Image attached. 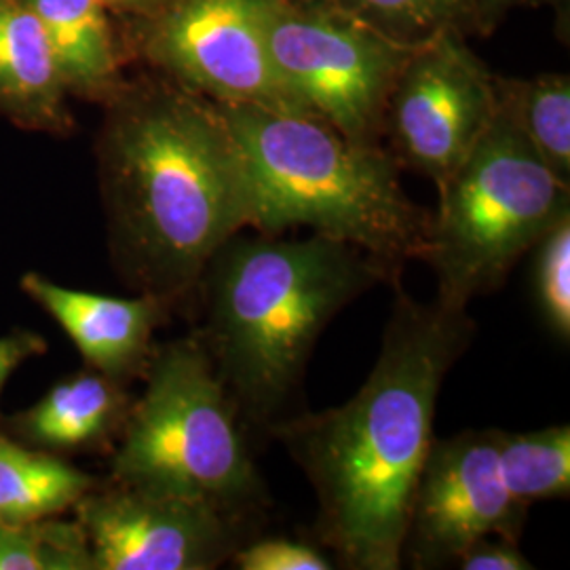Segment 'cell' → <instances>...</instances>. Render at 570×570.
<instances>
[{"label": "cell", "instance_id": "cell-1", "mask_svg": "<svg viewBox=\"0 0 570 570\" xmlns=\"http://www.w3.org/2000/svg\"><path fill=\"white\" fill-rule=\"evenodd\" d=\"M475 330L468 311L400 289L362 389L343 406L289 414L271 431L305 471L317 497L315 532L338 567L402 569L438 397Z\"/></svg>", "mask_w": 570, "mask_h": 570}, {"label": "cell", "instance_id": "cell-2", "mask_svg": "<svg viewBox=\"0 0 570 570\" xmlns=\"http://www.w3.org/2000/svg\"><path fill=\"white\" fill-rule=\"evenodd\" d=\"M98 161L108 242L125 284L176 306L209 258L252 226V190L223 108L164 75L106 102Z\"/></svg>", "mask_w": 570, "mask_h": 570}, {"label": "cell", "instance_id": "cell-3", "mask_svg": "<svg viewBox=\"0 0 570 570\" xmlns=\"http://www.w3.org/2000/svg\"><path fill=\"white\" fill-rule=\"evenodd\" d=\"M393 273L355 245L313 233L233 235L195 292L197 332L245 431L268 433L292 414L313 348L332 320Z\"/></svg>", "mask_w": 570, "mask_h": 570}, {"label": "cell", "instance_id": "cell-4", "mask_svg": "<svg viewBox=\"0 0 570 570\" xmlns=\"http://www.w3.org/2000/svg\"><path fill=\"white\" fill-rule=\"evenodd\" d=\"M242 150L252 190V228L284 235L296 226L355 245L400 275L425 261L431 212L404 190L385 146L351 142L303 112L218 104Z\"/></svg>", "mask_w": 570, "mask_h": 570}, {"label": "cell", "instance_id": "cell-5", "mask_svg": "<svg viewBox=\"0 0 570 570\" xmlns=\"http://www.w3.org/2000/svg\"><path fill=\"white\" fill-rule=\"evenodd\" d=\"M125 416L110 480L256 515L266 489L237 406L197 336L153 351Z\"/></svg>", "mask_w": 570, "mask_h": 570}, {"label": "cell", "instance_id": "cell-6", "mask_svg": "<svg viewBox=\"0 0 570 570\" xmlns=\"http://www.w3.org/2000/svg\"><path fill=\"white\" fill-rule=\"evenodd\" d=\"M438 193L425 263L438 279L435 301L459 311L505 284L518 261L570 216L569 184L534 155L501 106Z\"/></svg>", "mask_w": 570, "mask_h": 570}, {"label": "cell", "instance_id": "cell-7", "mask_svg": "<svg viewBox=\"0 0 570 570\" xmlns=\"http://www.w3.org/2000/svg\"><path fill=\"white\" fill-rule=\"evenodd\" d=\"M285 89L351 142L385 146L393 82L414 47L391 41L330 0H252Z\"/></svg>", "mask_w": 570, "mask_h": 570}, {"label": "cell", "instance_id": "cell-8", "mask_svg": "<svg viewBox=\"0 0 570 570\" xmlns=\"http://www.w3.org/2000/svg\"><path fill=\"white\" fill-rule=\"evenodd\" d=\"M499 110L494 72L461 32L416 45L385 110V142L402 169L435 186L449 180Z\"/></svg>", "mask_w": 570, "mask_h": 570}, {"label": "cell", "instance_id": "cell-9", "mask_svg": "<svg viewBox=\"0 0 570 570\" xmlns=\"http://www.w3.org/2000/svg\"><path fill=\"white\" fill-rule=\"evenodd\" d=\"M134 39L159 75L212 102L311 115L273 70L252 0H165L136 18Z\"/></svg>", "mask_w": 570, "mask_h": 570}, {"label": "cell", "instance_id": "cell-10", "mask_svg": "<svg viewBox=\"0 0 570 570\" xmlns=\"http://www.w3.org/2000/svg\"><path fill=\"white\" fill-rule=\"evenodd\" d=\"M94 570H212L252 539V515L110 480L75 505Z\"/></svg>", "mask_w": 570, "mask_h": 570}, {"label": "cell", "instance_id": "cell-11", "mask_svg": "<svg viewBox=\"0 0 570 570\" xmlns=\"http://www.w3.org/2000/svg\"><path fill=\"white\" fill-rule=\"evenodd\" d=\"M529 518L501 478L497 429L433 438L421 468L402 546V567H454L482 537L518 541Z\"/></svg>", "mask_w": 570, "mask_h": 570}, {"label": "cell", "instance_id": "cell-12", "mask_svg": "<svg viewBox=\"0 0 570 570\" xmlns=\"http://www.w3.org/2000/svg\"><path fill=\"white\" fill-rule=\"evenodd\" d=\"M20 285L70 336L87 367L119 383L144 374L155 351L153 336L174 308L148 294L117 298L63 287L41 273H26Z\"/></svg>", "mask_w": 570, "mask_h": 570}, {"label": "cell", "instance_id": "cell-13", "mask_svg": "<svg viewBox=\"0 0 570 570\" xmlns=\"http://www.w3.org/2000/svg\"><path fill=\"white\" fill-rule=\"evenodd\" d=\"M129 406L125 383L87 367L53 385L35 406L11 416L7 428L32 449L81 452L119 438Z\"/></svg>", "mask_w": 570, "mask_h": 570}, {"label": "cell", "instance_id": "cell-14", "mask_svg": "<svg viewBox=\"0 0 570 570\" xmlns=\"http://www.w3.org/2000/svg\"><path fill=\"white\" fill-rule=\"evenodd\" d=\"M68 89L26 0H0V115L37 131H68Z\"/></svg>", "mask_w": 570, "mask_h": 570}, {"label": "cell", "instance_id": "cell-15", "mask_svg": "<svg viewBox=\"0 0 570 570\" xmlns=\"http://www.w3.org/2000/svg\"><path fill=\"white\" fill-rule=\"evenodd\" d=\"M68 94L108 102L125 82V53L100 0H26Z\"/></svg>", "mask_w": 570, "mask_h": 570}, {"label": "cell", "instance_id": "cell-16", "mask_svg": "<svg viewBox=\"0 0 570 570\" xmlns=\"http://www.w3.org/2000/svg\"><path fill=\"white\" fill-rule=\"evenodd\" d=\"M98 480L60 454L32 449L0 431V527L56 518L75 505Z\"/></svg>", "mask_w": 570, "mask_h": 570}, {"label": "cell", "instance_id": "cell-17", "mask_svg": "<svg viewBox=\"0 0 570 570\" xmlns=\"http://www.w3.org/2000/svg\"><path fill=\"white\" fill-rule=\"evenodd\" d=\"M499 106L510 115L534 155L570 186V79L546 72L532 79L494 75Z\"/></svg>", "mask_w": 570, "mask_h": 570}, {"label": "cell", "instance_id": "cell-18", "mask_svg": "<svg viewBox=\"0 0 570 570\" xmlns=\"http://www.w3.org/2000/svg\"><path fill=\"white\" fill-rule=\"evenodd\" d=\"M499 469L511 497L530 508L539 501L569 499L570 428L510 433L497 429Z\"/></svg>", "mask_w": 570, "mask_h": 570}, {"label": "cell", "instance_id": "cell-19", "mask_svg": "<svg viewBox=\"0 0 570 570\" xmlns=\"http://www.w3.org/2000/svg\"><path fill=\"white\" fill-rule=\"evenodd\" d=\"M391 41L416 47L444 32H471V0H330Z\"/></svg>", "mask_w": 570, "mask_h": 570}, {"label": "cell", "instance_id": "cell-20", "mask_svg": "<svg viewBox=\"0 0 570 570\" xmlns=\"http://www.w3.org/2000/svg\"><path fill=\"white\" fill-rule=\"evenodd\" d=\"M0 570H94L81 524L45 518L0 527Z\"/></svg>", "mask_w": 570, "mask_h": 570}, {"label": "cell", "instance_id": "cell-21", "mask_svg": "<svg viewBox=\"0 0 570 570\" xmlns=\"http://www.w3.org/2000/svg\"><path fill=\"white\" fill-rule=\"evenodd\" d=\"M534 301L543 324L564 345L570 341V216H564L530 249Z\"/></svg>", "mask_w": 570, "mask_h": 570}, {"label": "cell", "instance_id": "cell-22", "mask_svg": "<svg viewBox=\"0 0 570 570\" xmlns=\"http://www.w3.org/2000/svg\"><path fill=\"white\" fill-rule=\"evenodd\" d=\"M230 564L239 570H332L336 567L324 551L289 537L249 539L235 551Z\"/></svg>", "mask_w": 570, "mask_h": 570}, {"label": "cell", "instance_id": "cell-23", "mask_svg": "<svg viewBox=\"0 0 570 570\" xmlns=\"http://www.w3.org/2000/svg\"><path fill=\"white\" fill-rule=\"evenodd\" d=\"M463 570H532L529 558L518 548V541L503 537H482L471 543L454 562Z\"/></svg>", "mask_w": 570, "mask_h": 570}, {"label": "cell", "instance_id": "cell-24", "mask_svg": "<svg viewBox=\"0 0 570 570\" xmlns=\"http://www.w3.org/2000/svg\"><path fill=\"white\" fill-rule=\"evenodd\" d=\"M45 351H47V341L42 338L41 334H35L28 330L0 336V391L7 385L9 376L23 362L39 357Z\"/></svg>", "mask_w": 570, "mask_h": 570}, {"label": "cell", "instance_id": "cell-25", "mask_svg": "<svg viewBox=\"0 0 570 570\" xmlns=\"http://www.w3.org/2000/svg\"><path fill=\"white\" fill-rule=\"evenodd\" d=\"M529 4V0H471V32L490 37L510 16L511 9Z\"/></svg>", "mask_w": 570, "mask_h": 570}, {"label": "cell", "instance_id": "cell-26", "mask_svg": "<svg viewBox=\"0 0 570 570\" xmlns=\"http://www.w3.org/2000/svg\"><path fill=\"white\" fill-rule=\"evenodd\" d=\"M108 11H119L136 18H146L157 11L165 0H100Z\"/></svg>", "mask_w": 570, "mask_h": 570}, {"label": "cell", "instance_id": "cell-27", "mask_svg": "<svg viewBox=\"0 0 570 570\" xmlns=\"http://www.w3.org/2000/svg\"><path fill=\"white\" fill-rule=\"evenodd\" d=\"M529 4L550 7L556 16V35L560 41L569 42L570 0H529Z\"/></svg>", "mask_w": 570, "mask_h": 570}]
</instances>
